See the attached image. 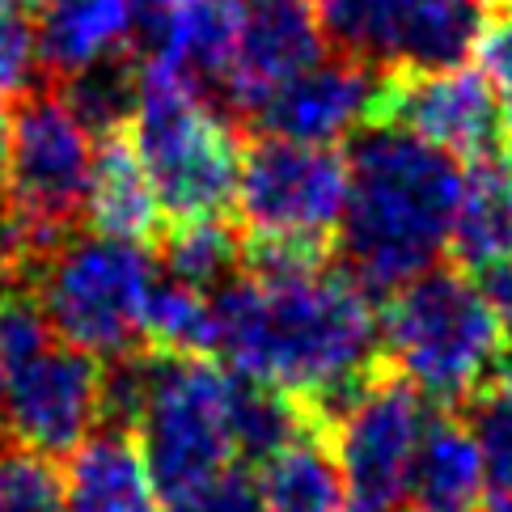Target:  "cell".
I'll list each match as a JSON object with an SVG mask.
<instances>
[{
	"label": "cell",
	"instance_id": "obj_1",
	"mask_svg": "<svg viewBox=\"0 0 512 512\" xmlns=\"http://www.w3.org/2000/svg\"><path fill=\"white\" fill-rule=\"evenodd\" d=\"M212 322V360L305 402L318 424L381 364L373 292L331 254L250 259L212 292Z\"/></svg>",
	"mask_w": 512,
	"mask_h": 512
},
{
	"label": "cell",
	"instance_id": "obj_2",
	"mask_svg": "<svg viewBox=\"0 0 512 512\" xmlns=\"http://www.w3.org/2000/svg\"><path fill=\"white\" fill-rule=\"evenodd\" d=\"M347 208L339 225L343 267L369 288L394 292L441 267L449 250L462 166L407 127L369 123L347 153Z\"/></svg>",
	"mask_w": 512,
	"mask_h": 512
},
{
	"label": "cell",
	"instance_id": "obj_3",
	"mask_svg": "<svg viewBox=\"0 0 512 512\" xmlns=\"http://www.w3.org/2000/svg\"><path fill=\"white\" fill-rule=\"evenodd\" d=\"M242 377L212 356L132 352L106 369V424H123L149 457L166 504H187L237 470Z\"/></svg>",
	"mask_w": 512,
	"mask_h": 512
},
{
	"label": "cell",
	"instance_id": "obj_4",
	"mask_svg": "<svg viewBox=\"0 0 512 512\" xmlns=\"http://www.w3.org/2000/svg\"><path fill=\"white\" fill-rule=\"evenodd\" d=\"M123 136L170 221L225 216L233 208L246 144L233 115L204 94V85L166 64L136 60V102Z\"/></svg>",
	"mask_w": 512,
	"mask_h": 512
},
{
	"label": "cell",
	"instance_id": "obj_5",
	"mask_svg": "<svg viewBox=\"0 0 512 512\" xmlns=\"http://www.w3.org/2000/svg\"><path fill=\"white\" fill-rule=\"evenodd\" d=\"M504 352L500 322L479 280L462 267L424 271L394 288L381 309V360L441 407L487 390L500 377Z\"/></svg>",
	"mask_w": 512,
	"mask_h": 512
},
{
	"label": "cell",
	"instance_id": "obj_6",
	"mask_svg": "<svg viewBox=\"0 0 512 512\" xmlns=\"http://www.w3.org/2000/svg\"><path fill=\"white\" fill-rule=\"evenodd\" d=\"M157 280L149 246L106 233H68L26 267V288L56 339L102 364L144 347V305Z\"/></svg>",
	"mask_w": 512,
	"mask_h": 512
},
{
	"label": "cell",
	"instance_id": "obj_7",
	"mask_svg": "<svg viewBox=\"0 0 512 512\" xmlns=\"http://www.w3.org/2000/svg\"><path fill=\"white\" fill-rule=\"evenodd\" d=\"M102 136L56 81L26 85L9 106V144L0 166V199L22 233L30 263L85 221V199Z\"/></svg>",
	"mask_w": 512,
	"mask_h": 512
},
{
	"label": "cell",
	"instance_id": "obj_8",
	"mask_svg": "<svg viewBox=\"0 0 512 512\" xmlns=\"http://www.w3.org/2000/svg\"><path fill=\"white\" fill-rule=\"evenodd\" d=\"M508 0H322V30L339 56L373 72H436L479 56Z\"/></svg>",
	"mask_w": 512,
	"mask_h": 512
},
{
	"label": "cell",
	"instance_id": "obj_9",
	"mask_svg": "<svg viewBox=\"0 0 512 512\" xmlns=\"http://www.w3.org/2000/svg\"><path fill=\"white\" fill-rule=\"evenodd\" d=\"M424 402L407 377L381 360L335 411L322 415L347 512H411V474L428 428Z\"/></svg>",
	"mask_w": 512,
	"mask_h": 512
},
{
	"label": "cell",
	"instance_id": "obj_10",
	"mask_svg": "<svg viewBox=\"0 0 512 512\" xmlns=\"http://www.w3.org/2000/svg\"><path fill=\"white\" fill-rule=\"evenodd\" d=\"M347 153L331 144H297L280 136H254L242 153L233 212L246 237L331 246L347 208Z\"/></svg>",
	"mask_w": 512,
	"mask_h": 512
},
{
	"label": "cell",
	"instance_id": "obj_11",
	"mask_svg": "<svg viewBox=\"0 0 512 512\" xmlns=\"http://www.w3.org/2000/svg\"><path fill=\"white\" fill-rule=\"evenodd\" d=\"M106 424V364L47 339L0 369V436L43 457H68Z\"/></svg>",
	"mask_w": 512,
	"mask_h": 512
},
{
	"label": "cell",
	"instance_id": "obj_12",
	"mask_svg": "<svg viewBox=\"0 0 512 512\" xmlns=\"http://www.w3.org/2000/svg\"><path fill=\"white\" fill-rule=\"evenodd\" d=\"M407 127L419 140L445 149L449 157H487L508 149L512 123L483 77V68L457 64L436 72H386L377 85L373 119Z\"/></svg>",
	"mask_w": 512,
	"mask_h": 512
},
{
	"label": "cell",
	"instance_id": "obj_13",
	"mask_svg": "<svg viewBox=\"0 0 512 512\" xmlns=\"http://www.w3.org/2000/svg\"><path fill=\"white\" fill-rule=\"evenodd\" d=\"M326 56V30L314 0H242V22L216 94L237 119H250L280 85Z\"/></svg>",
	"mask_w": 512,
	"mask_h": 512
},
{
	"label": "cell",
	"instance_id": "obj_14",
	"mask_svg": "<svg viewBox=\"0 0 512 512\" xmlns=\"http://www.w3.org/2000/svg\"><path fill=\"white\" fill-rule=\"evenodd\" d=\"M381 72L364 68L352 56H322L309 64L301 77L280 85L250 123L259 136H280L297 144H335L347 140L360 127H369L377 102Z\"/></svg>",
	"mask_w": 512,
	"mask_h": 512
},
{
	"label": "cell",
	"instance_id": "obj_15",
	"mask_svg": "<svg viewBox=\"0 0 512 512\" xmlns=\"http://www.w3.org/2000/svg\"><path fill=\"white\" fill-rule=\"evenodd\" d=\"M34 39L47 81H72L89 68L132 60L140 47V13L132 0H43Z\"/></svg>",
	"mask_w": 512,
	"mask_h": 512
},
{
	"label": "cell",
	"instance_id": "obj_16",
	"mask_svg": "<svg viewBox=\"0 0 512 512\" xmlns=\"http://www.w3.org/2000/svg\"><path fill=\"white\" fill-rule=\"evenodd\" d=\"M64 462V512H170L132 428L102 424Z\"/></svg>",
	"mask_w": 512,
	"mask_h": 512
},
{
	"label": "cell",
	"instance_id": "obj_17",
	"mask_svg": "<svg viewBox=\"0 0 512 512\" xmlns=\"http://www.w3.org/2000/svg\"><path fill=\"white\" fill-rule=\"evenodd\" d=\"M237 22H242V0H182L178 9L140 22L136 56L216 89L233 56Z\"/></svg>",
	"mask_w": 512,
	"mask_h": 512
},
{
	"label": "cell",
	"instance_id": "obj_18",
	"mask_svg": "<svg viewBox=\"0 0 512 512\" xmlns=\"http://www.w3.org/2000/svg\"><path fill=\"white\" fill-rule=\"evenodd\" d=\"M449 250L462 271H487L512 259V153L474 157L462 170V195H457Z\"/></svg>",
	"mask_w": 512,
	"mask_h": 512
},
{
	"label": "cell",
	"instance_id": "obj_19",
	"mask_svg": "<svg viewBox=\"0 0 512 512\" xmlns=\"http://www.w3.org/2000/svg\"><path fill=\"white\" fill-rule=\"evenodd\" d=\"M254 466L250 483L263 512H347L343 474L318 419Z\"/></svg>",
	"mask_w": 512,
	"mask_h": 512
},
{
	"label": "cell",
	"instance_id": "obj_20",
	"mask_svg": "<svg viewBox=\"0 0 512 512\" xmlns=\"http://www.w3.org/2000/svg\"><path fill=\"white\" fill-rule=\"evenodd\" d=\"M487 470L479 445L449 407L428 415L411 474V512H483Z\"/></svg>",
	"mask_w": 512,
	"mask_h": 512
},
{
	"label": "cell",
	"instance_id": "obj_21",
	"mask_svg": "<svg viewBox=\"0 0 512 512\" xmlns=\"http://www.w3.org/2000/svg\"><path fill=\"white\" fill-rule=\"evenodd\" d=\"M85 221L94 233L123 237V242H140V246H153L161 237L166 212H161L153 178L144 174L140 157H136L132 144H127L123 132L102 136L94 178H89Z\"/></svg>",
	"mask_w": 512,
	"mask_h": 512
},
{
	"label": "cell",
	"instance_id": "obj_22",
	"mask_svg": "<svg viewBox=\"0 0 512 512\" xmlns=\"http://www.w3.org/2000/svg\"><path fill=\"white\" fill-rule=\"evenodd\" d=\"M157 267L170 280L212 292L242 276V237L225 216H199V221H174L157 237Z\"/></svg>",
	"mask_w": 512,
	"mask_h": 512
},
{
	"label": "cell",
	"instance_id": "obj_23",
	"mask_svg": "<svg viewBox=\"0 0 512 512\" xmlns=\"http://www.w3.org/2000/svg\"><path fill=\"white\" fill-rule=\"evenodd\" d=\"M216 322L212 297L178 280H157L144 305V352L157 356H212Z\"/></svg>",
	"mask_w": 512,
	"mask_h": 512
},
{
	"label": "cell",
	"instance_id": "obj_24",
	"mask_svg": "<svg viewBox=\"0 0 512 512\" xmlns=\"http://www.w3.org/2000/svg\"><path fill=\"white\" fill-rule=\"evenodd\" d=\"M466 407V428L479 445L487 491L491 496H512V377H496Z\"/></svg>",
	"mask_w": 512,
	"mask_h": 512
},
{
	"label": "cell",
	"instance_id": "obj_25",
	"mask_svg": "<svg viewBox=\"0 0 512 512\" xmlns=\"http://www.w3.org/2000/svg\"><path fill=\"white\" fill-rule=\"evenodd\" d=\"M0 512H64V479L51 457L0 436Z\"/></svg>",
	"mask_w": 512,
	"mask_h": 512
},
{
	"label": "cell",
	"instance_id": "obj_26",
	"mask_svg": "<svg viewBox=\"0 0 512 512\" xmlns=\"http://www.w3.org/2000/svg\"><path fill=\"white\" fill-rule=\"evenodd\" d=\"M34 72H39L34 13L17 0H0V98L34 85Z\"/></svg>",
	"mask_w": 512,
	"mask_h": 512
},
{
	"label": "cell",
	"instance_id": "obj_27",
	"mask_svg": "<svg viewBox=\"0 0 512 512\" xmlns=\"http://www.w3.org/2000/svg\"><path fill=\"white\" fill-rule=\"evenodd\" d=\"M479 68L491 81V89H496V98L512 123V9L496 17V26H491L487 39L479 43Z\"/></svg>",
	"mask_w": 512,
	"mask_h": 512
},
{
	"label": "cell",
	"instance_id": "obj_28",
	"mask_svg": "<svg viewBox=\"0 0 512 512\" xmlns=\"http://www.w3.org/2000/svg\"><path fill=\"white\" fill-rule=\"evenodd\" d=\"M170 512H263V508H259V496H254V483L242 470H233L229 479L208 487L204 496H195L187 504H174Z\"/></svg>",
	"mask_w": 512,
	"mask_h": 512
},
{
	"label": "cell",
	"instance_id": "obj_29",
	"mask_svg": "<svg viewBox=\"0 0 512 512\" xmlns=\"http://www.w3.org/2000/svg\"><path fill=\"white\" fill-rule=\"evenodd\" d=\"M479 288H483L491 314H496L500 331H504V339H508V347H512V259L479 271Z\"/></svg>",
	"mask_w": 512,
	"mask_h": 512
},
{
	"label": "cell",
	"instance_id": "obj_30",
	"mask_svg": "<svg viewBox=\"0 0 512 512\" xmlns=\"http://www.w3.org/2000/svg\"><path fill=\"white\" fill-rule=\"evenodd\" d=\"M26 267H30V250L22 242V233H17V225L9 221L5 199H0V284L22 280Z\"/></svg>",
	"mask_w": 512,
	"mask_h": 512
},
{
	"label": "cell",
	"instance_id": "obj_31",
	"mask_svg": "<svg viewBox=\"0 0 512 512\" xmlns=\"http://www.w3.org/2000/svg\"><path fill=\"white\" fill-rule=\"evenodd\" d=\"M132 5H136V13H140V22H149V17H161V13L178 9L182 0H132Z\"/></svg>",
	"mask_w": 512,
	"mask_h": 512
},
{
	"label": "cell",
	"instance_id": "obj_32",
	"mask_svg": "<svg viewBox=\"0 0 512 512\" xmlns=\"http://www.w3.org/2000/svg\"><path fill=\"white\" fill-rule=\"evenodd\" d=\"M5 144H9V102L0 98V166H5Z\"/></svg>",
	"mask_w": 512,
	"mask_h": 512
},
{
	"label": "cell",
	"instance_id": "obj_33",
	"mask_svg": "<svg viewBox=\"0 0 512 512\" xmlns=\"http://www.w3.org/2000/svg\"><path fill=\"white\" fill-rule=\"evenodd\" d=\"M483 512H512V496H491V504Z\"/></svg>",
	"mask_w": 512,
	"mask_h": 512
},
{
	"label": "cell",
	"instance_id": "obj_34",
	"mask_svg": "<svg viewBox=\"0 0 512 512\" xmlns=\"http://www.w3.org/2000/svg\"><path fill=\"white\" fill-rule=\"evenodd\" d=\"M508 153H512V136H508Z\"/></svg>",
	"mask_w": 512,
	"mask_h": 512
},
{
	"label": "cell",
	"instance_id": "obj_35",
	"mask_svg": "<svg viewBox=\"0 0 512 512\" xmlns=\"http://www.w3.org/2000/svg\"><path fill=\"white\" fill-rule=\"evenodd\" d=\"M508 5H512V0H508Z\"/></svg>",
	"mask_w": 512,
	"mask_h": 512
}]
</instances>
